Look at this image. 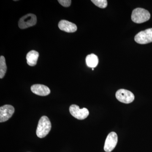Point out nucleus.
Listing matches in <instances>:
<instances>
[{
    "label": "nucleus",
    "instance_id": "obj_7",
    "mask_svg": "<svg viewBox=\"0 0 152 152\" xmlns=\"http://www.w3.org/2000/svg\"><path fill=\"white\" fill-rule=\"evenodd\" d=\"M118 141L116 133L112 132L109 134L105 142L104 150L106 152H111L115 148Z\"/></svg>",
    "mask_w": 152,
    "mask_h": 152
},
{
    "label": "nucleus",
    "instance_id": "obj_2",
    "mask_svg": "<svg viewBox=\"0 0 152 152\" xmlns=\"http://www.w3.org/2000/svg\"><path fill=\"white\" fill-rule=\"evenodd\" d=\"M151 14L147 10L137 8L133 10L132 15V20L136 23H142L149 20Z\"/></svg>",
    "mask_w": 152,
    "mask_h": 152
},
{
    "label": "nucleus",
    "instance_id": "obj_12",
    "mask_svg": "<svg viewBox=\"0 0 152 152\" xmlns=\"http://www.w3.org/2000/svg\"><path fill=\"white\" fill-rule=\"evenodd\" d=\"M86 63L88 67L94 68L97 66L99 63V58L96 55L91 54L87 56Z\"/></svg>",
    "mask_w": 152,
    "mask_h": 152
},
{
    "label": "nucleus",
    "instance_id": "obj_10",
    "mask_svg": "<svg viewBox=\"0 0 152 152\" xmlns=\"http://www.w3.org/2000/svg\"><path fill=\"white\" fill-rule=\"evenodd\" d=\"M31 91L35 94L40 96H48L50 93L48 87L41 84L33 85L31 87Z\"/></svg>",
    "mask_w": 152,
    "mask_h": 152
},
{
    "label": "nucleus",
    "instance_id": "obj_9",
    "mask_svg": "<svg viewBox=\"0 0 152 152\" xmlns=\"http://www.w3.org/2000/svg\"><path fill=\"white\" fill-rule=\"evenodd\" d=\"M58 27L60 30L67 33L75 32L77 29L75 24L64 20H61L59 22Z\"/></svg>",
    "mask_w": 152,
    "mask_h": 152
},
{
    "label": "nucleus",
    "instance_id": "obj_8",
    "mask_svg": "<svg viewBox=\"0 0 152 152\" xmlns=\"http://www.w3.org/2000/svg\"><path fill=\"white\" fill-rule=\"evenodd\" d=\"M15 113V108L10 105H5L0 108V122L7 121Z\"/></svg>",
    "mask_w": 152,
    "mask_h": 152
},
{
    "label": "nucleus",
    "instance_id": "obj_3",
    "mask_svg": "<svg viewBox=\"0 0 152 152\" xmlns=\"http://www.w3.org/2000/svg\"><path fill=\"white\" fill-rule=\"evenodd\" d=\"M37 18L35 15L28 14L25 15L19 20V28L22 29L33 26L37 23Z\"/></svg>",
    "mask_w": 152,
    "mask_h": 152
},
{
    "label": "nucleus",
    "instance_id": "obj_4",
    "mask_svg": "<svg viewBox=\"0 0 152 152\" xmlns=\"http://www.w3.org/2000/svg\"><path fill=\"white\" fill-rule=\"evenodd\" d=\"M115 96L118 100L125 104L132 102L135 98L134 94L132 92L123 89L118 90L116 93Z\"/></svg>",
    "mask_w": 152,
    "mask_h": 152
},
{
    "label": "nucleus",
    "instance_id": "obj_6",
    "mask_svg": "<svg viewBox=\"0 0 152 152\" xmlns=\"http://www.w3.org/2000/svg\"><path fill=\"white\" fill-rule=\"evenodd\" d=\"M69 111L73 116L80 120L86 118L89 114L88 109L86 108L80 109L78 106L76 104L72 105L70 107Z\"/></svg>",
    "mask_w": 152,
    "mask_h": 152
},
{
    "label": "nucleus",
    "instance_id": "obj_13",
    "mask_svg": "<svg viewBox=\"0 0 152 152\" xmlns=\"http://www.w3.org/2000/svg\"><path fill=\"white\" fill-rule=\"evenodd\" d=\"M7 70L5 58L4 57L1 56L0 57V78L2 79L4 77Z\"/></svg>",
    "mask_w": 152,
    "mask_h": 152
},
{
    "label": "nucleus",
    "instance_id": "obj_15",
    "mask_svg": "<svg viewBox=\"0 0 152 152\" xmlns=\"http://www.w3.org/2000/svg\"><path fill=\"white\" fill-rule=\"evenodd\" d=\"M58 1L62 6L65 7H68L70 6L72 3L71 0H58Z\"/></svg>",
    "mask_w": 152,
    "mask_h": 152
},
{
    "label": "nucleus",
    "instance_id": "obj_1",
    "mask_svg": "<svg viewBox=\"0 0 152 152\" xmlns=\"http://www.w3.org/2000/svg\"><path fill=\"white\" fill-rule=\"evenodd\" d=\"M51 129V124L48 117H41L39 121L37 129V136L40 138H43L49 134Z\"/></svg>",
    "mask_w": 152,
    "mask_h": 152
},
{
    "label": "nucleus",
    "instance_id": "obj_5",
    "mask_svg": "<svg viewBox=\"0 0 152 152\" xmlns=\"http://www.w3.org/2000/svg\"><path fill=\"white\" fill-rule=\"evenodd\" d=\"M134 40L136 42L141 45L152 42V28L138 33L135 37Z\"/></svg>",
    "mask_w": 152,
    "mask_h": 152
},
{
    "label": "nucleus",
    "instance_id": "obj_11",
    "mask_svg": "<svg viewBox=\"0 0 152 152\" xmlns=\"http://www.w3.org/2000/svg\"><path fill=\"white\" fill-rule=\"evenodd\" d=\"M39 57V53L35 50L31 51L26 56L27 63L29 66H34L36 65Z\"/></svg>",
    "mask_w": 152,
    "mask_h": 152
},
{
    "label": "nucleus",
    "instance_id": "obj_16",
    "mask_svg": "<svg viewBox=\"0 0 152 152\" xmlns=\"http://www.w3.org/2000/svg\"><path fill=\"white\" fill-rule=\"evenodd\" d=\"M94 70V68H93V69H92V70Z\"/></svg>",
    "mask_w": 152,
    "mask_h": 152
},
{
    "label": "nucleus",
    "instance_id": "obj_14",
    "mask_svg": "<svg viewBox=\"0 0 152 152\" xmlns=\"http://www.w3.org/2000/svg\"><path fill=\"white\" fill-rule=\"evenodd\" d=\"M91 1L98 7L104 9L107 6V1L106 0H92Z\"/></svg>",
    "mask_w": 152,
    "mask_h": 152
}]
</instances>
